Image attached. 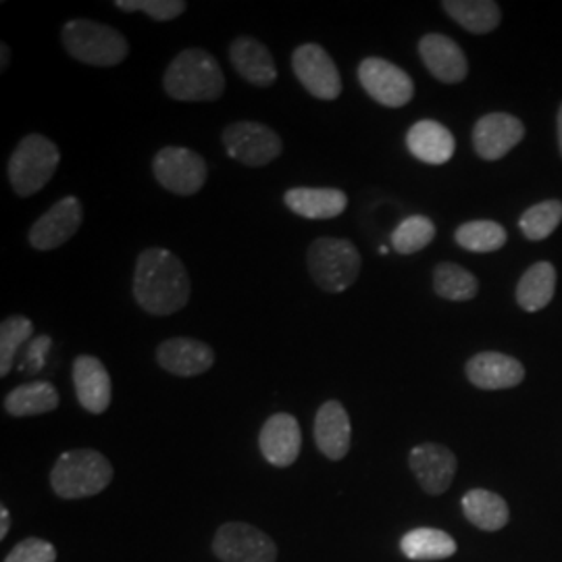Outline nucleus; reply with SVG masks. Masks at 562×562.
<instances>
[{
    "instance_id": "23",
    "label": "nucleus",
    "mask_w": 562,
    "mask_h": 562,
    "mask_svg": "<svg viewBox=\"0 0 562 562\" xmlns=\"http://www.w3.org/2000/svg\"><path fill=\"white\" fill-rule=\"evenodd\" d=\"M283 202L304 220L325 222L340 217L348 206V196L336 188H292L283 194Z\"/></svg>"
},
{
    "instance_id": "19",
    "label": "nucleus",
    "mask_w": 562,
    "mask_h": 562,
    "mask_svg": "<svg viewBox=\"0 0 562 562\" xmlns=\"http://www.w3.org/2000/svg\"><path fill=\"white\" fill-rule=\"evenodd\" d=\"M419 55L429 74L443 83H459L469 74V63L461 46L442 34L423 36Z\"/></svg>"
},
{
    "instance_id": "10",
    "label": "nucleus",
    "mask_w": 562,
    "mask_h": 562,
    "mask_svg": "<svg viewBox=\"0 0 562 562\" xmlns=\"http://www.w3.org/2000/svg\"><path fill=\"white\" fill-rule=\"evenodd\" d=\"M213 552L223 562H276L278 546L248 522H225L213 540Z\"/></svg>"
},
{
    "instance_id": "14",
    "label": "nucleus",
    "mask_w": 562,
    "mask_h": 562,
    "mask_svg": "<svg viewBox=\"0 0 562 562\" xmlns=\"http://www.w3.org/2000/svg\"><path fill=\"white\" fill-rule=\"evenodd\" d=\"M525 136L521 120L508 113H490L475 123L473 148L483 161H501Z\"/></svg>"
},
{
    "instance_id": "26",
    "label": "nucleus",
    "mask_w": 562,
    "mask_h": 562,
    "mask_svg": "<svg viewBox=\"0 0 562 562\" xmlns=\"http://www.w3.org/2000/svg\"><path fill=\"white\" fill-rule=\"evenodd\" d=\"M557 292V269L552 262H536L522 273L517 285V302L522 311L536 313L548 306Z\"/></svg>"
},
{
    "instance_id": "28",
    "label": "nucleus",
    "mask_w": 562,
    "mask_h": 562,
    "mask_svg": "<svg viewBox=\"0 0 562 562\" xmlns=\"http://www.w3.org/2000/svg\"><path fill=\"white\" fill-rule=\"evenodd\" d=\"M401 548L411 561H443L457 552V542L442 529L419 527L402 538Z\"/></svg>"
},
{
    "instance_id": "18",
    "label": "nucleus",
    "mask_w": 562,
    "mask_h": 562,
    "mask_svg": "<svg viewBox=\"0 0 562 562\" xmlns=\"http://www.w3.org/2000/svg\"><path fill=\"white\" fill-rule=\"evenodd\" d=\"M467 380L480 390H508L525 380L521 362L501 352H480L467 361Z\"/></svg>"
},
{
    "instance_id": "40",
    "label": "nucleus",
    "mask_w": 562,
    "mask_h": 562,
    "mask_svg": "<svg viewBox=\"0 0 562 562\" xmlns=\"http://www.w3.org/2000/svg\"><path fill=\"white\" fill-rule=\"evenodd\" d=\"M387 250H390L387 246H382V248H380V252H382V255H387Z\"/></svg>"
},
{
    "instance_id": "36",
    "label": "nucleus",
    "mask_w": 562,
    "mask_h": 562,
    "mask_svg": "<svg viewBox=\"0 0 562 562\" xmlns=\"http://www.w3.org/2000/svg\"><path fill=\"white\" fill-rule=\"evenodd\" d=\"M50 346H53L50 336H38V338H34V340L30 341L27 348H25V352H23V357H21V373H27V375L41 373Z\"/></svg>"
},
{
    "instance_id": "30",
    "label": "nucleus",
    "mask_w": 562,
    "mask_h": 562,
    "mask_svg": "<svg viewBox=\"0 0 562 562\" xmlns=\"http://www.w3.org/2000/svg\"><path fill=\"white\" fill-rule=\"evenodd\" d=\"M454 240L469 252H496L506 244L508 236L501 223L467 222L457 229Z\"/></svg>"
},
{
    "instance_id": "9",
    "label": "nucleus",
    "mask_w": 562,
    "mask_h": 562,
    "mask_svg": "<svg viewBox=\"0 0 562 562\" xmlns=\"http://www.w3.org/2000/svg\"><path fill=\"white\" fill-rule=\"evenodd\" d=\"M292 69L302 88L319 101H336L341 94V78L336 60L313 42L301 44L292 55Z\"/></svg>"
},
{
    "instance_id": "2",
    "label": "nucleus",
    "mask_w": 562,
    "mask_h": 562,
    "mask_svg": "<svg viewBox=\"0 0 562 562\" xmlns=\"http://www.w3.org/2000/svg\"><path fill=\"white\" fill-rule=\"evenodd\" d=\"M162 88L176 101L213 102L225 92V76L211 53L186 48L165 69Z\"/></svg>"
},
{
    "instance_id": "16",
    "label": "nucleus",
    "mask_w": 562,
    "mask_h": 562,
    "mask_svg": "<svg viewBox=\"0 0 562 562\" xmlns=\"http://www.w3.org/2000/svg\"><path fill=\"white\" fill-rule=\"evenodd\" d=\"M262 457L273 467H290L301 454L302 431L296 417L278 413L262 425L259 436Z\"/></svg>"
},
{
    "instance_id": "1",
    "label": "nucleus",
    "mask_w": 562,
    "mask_h": 562,
    "mask_svg": "<svg viewBox=\"0 0 562 562\" xmlns=\"http://www.w3.org/2000/svg\"><path fill=\"white\" fill-rule=\"evenodd\" d=\"M192 294L186 265L165 248L144 250L134 273V299L142 311L167 317L181 311Z\"/></svg>"
},
{
    "instance_id": "21",
    "label": "nucleus",
    "mask_w": 562,
    "mask_h": 562,
    "mask_svg": "<svg viewBox=\"0 0 562 562\" xmlns=\"http://www.w3.org/2000/svg\"><path fill=\"white\" fill-rule=\"evenodd\" d=\"M352 440L350 417L341 402L329 401L323 404L315 417V442L329 461H341Z\"/></svg>"
},
{
    "instance_id": "7",
    "label": "nucleus",
    "mask_w": 562,
    "mask_h": 562,
    "mask_svg": "<svg viewBox=\"0 0 562 562\" xmlns=\"http://www.w3.org/2000/svg\"><path fill=\"white\" fill-rule=\"evenodd\" d=\"M227 155L246 167H265L276 161L283 150L280 134L265 123L236 121L222 134Z\"/></svg>"
},
{
    "instance_id": "24",
    "label": "nucleus",
    "mask_w": 562,
    "mask_h": 562,
    "mask_svg": "<svg viewBox=\"0 0 562 562\" xmlns=\"http://www.w3.org/2000/svg\"><path fill=\"white\" fill-rule=\"evenodd\" d=\"M59 406V392L50 382H30L15 387L4 398V411L11 417H36L53 413Z\"/></svg>"
},
{
    "instance_id": "6",
    "label": "nucleus",
    "mask_w": 562,
    "mask_h": 562,
    "mask_svg": "<svg viewBox=\"0 0 562 562\" xmlns=\"http://www.w3.org/2000/svg\"><path fill=\"white\" fill-rule=\"evenodd\" d=\"M60 162L59 146L42 134L21 138L9 159V181L21 199L34 196L53 180Z\"/></svg>"
},
{
    "instance_id": "25",
    "label": "nucleus",
    "mask_w": 562,
    "mask_h": 562,
    "mask_svg": "<svg viewBox=\"0 0 562 562\" xmlns=\"http://www.w3.org/2000/svg\"><path fill=\"white\" fill-rule=\"evenodd\" d=\"M442 9L471 34H490L494 32L501 20V7L492 0H443Z\"/></svg>"
},
{
    "instance_id": "15",
    "label": "nucleus",
    "mask_w": 562,
    "mask_h": 562,
    "mask_svg": "<svg viewBox=\"0 0 562 562\" xmlns=\"http://www.w3.org/2000/svg\"><path fill=\"white\" fill-rule=\"evenodd\" d=\"M157 361L171 375L196 378L215 364V352L206 341L171 338L159 346Z\"/></svg>"
},
{
    "instance_id": "8",
    "label": "nucleus",
    "mask_w": 562,
    "mask_h": 562,
    "mask_svg": "<svg viewBox=\"0 0 562 562\" xmlns=\"http://www.w3.org/2000/svg\"><path fill=\"white\" fill-rule=\"evenodd\" d=\"M155 178L167 192L192 196L206 183L209 167L199 153L183 146H165L153 159Z\"/></svg>"
},
{
    "instance_id": "4",
    "label": "nucleus",
    "mask_w": 562,
    "mask_h": 562,
    "mask_svg": "<svg viewBox=\"0 0 562 562\" xmlns=\"http://www.w3.org/2000/svg\"><path fill=\"white\" fill-rule=\"evenodd\" d=\"M65 50L80 63L92 67H113L127 59L130 44L111 25L99 21L71 20L60 32Z\"/></svg>"
},
{
    "instance_id": "11",
    "label": "nucleus",
    "mask_w": 562,
    "mask_h": 562,
    "mask_svg": "<svg viewBox=\"0 0 562 562\" xmlns=\"http://www.w3.org/2000/svg\"><path fill=\"white\" fill-rule=\"evenodd\" d=\"M359 81L373 101L387 109H401L415 97V83L411 76L398 65L382 57H367L362 60L359 65Z\"/></svg>"
},
{
    "instance_id": "31",
    "label": "nucleus",
    "mask_w": 562,
    "mask_h": 562,
    "mask_svg": "<svg viewBox=\"0 0 562 562\" xmlns=\"http://www.w3.org/2000/svg\"><path fill=\"white\" fill-rule=\"evenodd\" d=\"M436 238V225L425 215H411L392 232V248L398 255H415Z\"/></svg>"
},
{
    "instance_id": "37",
    "label": "nucleus",
    "mask_w": 562,
    "mask_h": 562,
    "mask_svg": "<svg viewBox=\"0 0 562 562\" xmlns=\"http://www.w3.org/2000/svg\"><path fill=\"white\" fill-rule=\"evenodd\" d=\"M11 529V515H9V508L7 506H0V540L7 538Z\"/></svg>"
},
{
    "instance_id": "29",
    "label": "nucleus",
    "mask_w": 562,
    "mask_h": 562,
    "mask_svg": "<svg viewBox=\"0 0 562 562\" xmlns=\"http://www.w3.org/2000/svg\"><path fill=\"white\" fill-rule=\"evenodd\" d=\"M434 290L443 301H473L480 292V281L457 262H440L434 271Z\"/></svg>"
},
{
    "instance_id": "34",
    "label": "nucleus",
    "mask_w": 562,
    "mask_h": 562,
    "mask_svg": "<svg viewBox=\"0 0 562 562\" xmlns=\"http://www.w3.org/2000/svg\"><path fill=\"white\" fill-rule=\"evenodd\" d=\"M115 7L125 13L142 11L155 21L176 20L188 9L183 0H117Z\"/></svg>"
},
{
    "instance_id": "35",
    "label": "nucleus",
    "mask_w": 562,
    "mask_h": 562,
    "mask_svg": "<svg viewBox=\"0 0 562 562\" xmlns=\"http://www.w3.org/2000/svg\"><path fill=\"white\" fill-rule=\"evenodd\" d=\"M57 550L55 546L38 538H27L18 543L2 562H55Z\"/></svg>"
},
{
    "instance_id": "22",
    "label": "nucleus",
    "mask_w": 562,
    "mask_h": 562,
    "mask_svg": "<svg viewBox=\"0 0 562 562\" xmlns=\"http://www.w3.org/2000/svg\"><path fill=\"white\" fill-rule=\"evenodd\" d=\"M406 148L427 165H443L454 157L457 142L452 132L434 120L417 121L406 134Z\"/></svg>"
},
{
    "instance_id": "12",
    "label": "nucleus",
    "mask_w": 562,
    "mask_h": 562,
    "mask_svg": "<svg viewBox=\"0 0 562 562\" xmlns=\"http://www.w3.org/2000/svg\"><path fill=\"white\" fill-rule=\"evenodd\" d=\"M83 222L80 199L65 196L55 202L38 222L32 225L27 240L36 250H55L71 240Z\"/></svg>"
},
{
    "instance_id": "39",
    "label": "nucleus",
    "mask_w": 562,
    "mask_h": 562,
    "mask_svg": "<svg viewBox=\"0 0 562 562\" xmlns=\"http://www.w3.org/2000/svg\"><path fill=\"white\" fill-rule=\"evenodd\" d=\"M557 123H559V148H561L562 155V104L561 109H559V117H557Z\"/></svg>"
},
{
    "instance_id": "20",
    "label": "nucleus",
    "mask_w": 562,
    "mask_h": 562,
    "mask_svg": "<svg viewBox=\"0 0 562 562\" xmlns=\"http://www.w3.org/2000/svg\"><path fill=\"white\" fill-rule=\"evenodd\" d=\"M229 60L236 74L259 88H269L278 80V67L271 50L250 36H240L229 46Z\"/></svg>"
},
{
    "instance_id": "33",
    "label": "nucleus",
    "mask_w": 562,
    "mask_h": 562,
    "mask_svg": "<svg viewBox=\"0 0 562 562\" xmlns=\"http://www.w3.org/2000/svg\"><path fill=\"white\" fill-rule=\"evenodd\" d=\"M34 323L23 315L7 317L0 325V375L7 378L21 346L32 338Z\"/></svg>"
},
{
    "instance_id": "3",
    "label": "nucleus",
    "mask_w": 562,
    "mask_h": 562,
    "mask_svg": "<svg viewBox=\"0 0 562 562\" xmlns=\"http://www.w3.org/2000/svg\"><path fill=\"white\" fill-rule=\"evenodd\" d=\"M113 482V467L99 450L81 448L60 454L50 471V485L65 501H80L101 494Z\"/></svg>"
},
{
    "instance_id": "13",
    "label": "nucleus",
    "mask_w": 562,
    "mask_h": 562,
    "mask_svg": "<svg viewBox=\"0 0 562 562\" xmlns=\"http://www.w3.org/2000/svg\"><path fill=\"white\" fill-rule=\"evenodd\" d=\"M408 464L419 485L431 496L443 494L454 482L459 469L454 452L442 443L434 442L415 446L408 454Z\"/></svg>"
},
{
    "instance_id": "32",
    "label": "nucleus",
    "mask_w": 562,
    "mask_h": 562,
    "mask_svg": "<svg viewBox=\"0 0 562 562\" xmlns=\"http://www.w3.org/2000/svg\"><path fill=\"white\" fill-rule=\"evenodd\" d=\"M562 222V202L543 201L529 206L522 213L521 227L525 238L531 241L546 240Z\"/></svg>"
},
{
    "instance_id": "17",
    "label": "nucleus",
    "mask_w": 562,
    "mask_h": 562,
    "mask_svg": "<svg viewBox=\"0 0 562 562\" xmlns=\"http://www.w3.org/2000/svg\"><path fill=\"white\" fill-rule=\"evenodd\" d=\"M74 385L81 406L92 413L102 415L111 398H113V385L106 367L97 357L81 355L74 362Z\"/></svg>"
},
{
    "instance_id": "27",
    "label": "nucleus",
    "mask_w": 562,
    "mask_h": 562,
    "mask_svg": "<svg viewBox=\"0 0 562 562\" xmlns=\"http://www.w3.org/2000/svg\"><path fill=\"white\" fill-rule=\"evenodd\" d=\"M462 513L482 531H501L510 519L503 496L487 490H469L462 496Z\"/></svg>"
},
{
    "instance_id": "5",
    "label": "nucleus",
    "mask_w": 562,
    "mask_h": 562,
    "mask_svg": "<svg viewBox=\"0 0 562 562\" xmlns=\"http://www.w3.org/2000/svg\"><path fill=\"white\" fill-rule=\"evenodd\" d=\"M362 259L359 248L341 238H317L306 250V269L327 294H341L359 280Z\"/></svg>"
},
{
    "instance_id": "38",
    "label": "nucleus",
    "mask_w": 562,
    "mask_h": 562,
    "mask_svg": "<svg viewBox=\"0 0 562 562\" xmlns=\"http://www.w3.org/2000/svg\"><path fill=\"white\" fill-rule=\"evenodd\" d=\"M0 69L4 71L7 67H9V63H11V50H9V46L7 44H0Z\"/></svg>"
}]
</instances>
